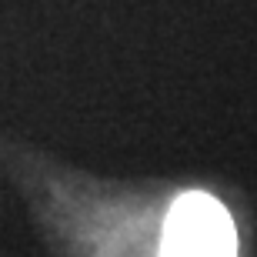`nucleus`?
Returning <instances> with one entry per match:
<instances>
[{
    "label": "nucleus",
    "instance_id": "obj_1",
    "mask_svg": "<svg viewBox=\"0 0 257 257\" xmlns=\"http://www.w3.org/2000/svg\"><path fill=\"white\" fill-rule=\"evenodd\" d=\"M237 230L227 207L207 191H184L161 220L157 257H234Z\"/></svg>",
    "mask_w": 257,
    "mask_h": 257
}]
</instances>
